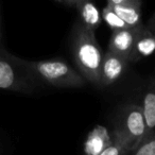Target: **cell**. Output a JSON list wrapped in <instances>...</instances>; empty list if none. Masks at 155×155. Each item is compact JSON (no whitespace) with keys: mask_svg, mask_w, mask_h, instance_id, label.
<instances>
[{"mask_svg":"<svg viewBox=\"0 0 155 155\" xmlns=\"http://www.w3.org/2000/svg\"><path fill=\"white\" fill-rule=\"evenodd\" d=\"M113 133L129 151L139 146L146 136V122L139 104H127L116 117Z\"/></svg>","mask_w":155,"mask_h":155,"instance_id":"4","label":"cell"},{"mask_svg":"<svg viewBox=\"0 0 155 155\" xmlns=\"http://www.w3.org/2000/svg\"><path fill=\"white\" fill-rule=\"evenodd\" d=\"M79 0H55V2L58 5H62L66 8H71V9H75Z\"/></svg>","mask_w":155,"mask_h":155,"instance_id":"15","label":"cell"},{"mask_svg":"<svg viewBox=\"0 0 155 155\" xmlns=\"http://www.w3.org/2000/svg\"><path fill=\"white\" fill-rule=\"evenodd\" d=\"M155 52V34L146 26L141 29L134 44L130 62H137Z\"/></svg>","mask_w":155,"mask_h":155,"instance_id":"9","label":"cell"},{"mask_svg":"<svg viewBox=\"0 0 155 155\" xmlns=\"http://www.w3.org/2000/svg\"><path fill=\"white\" fill-rule=\"evenodd\" d=\"M75 10L80 15V22L91 31H96L102 21V13H100L95 3L86 0H79Z\"/></svg>","mask_w":155,"mask_h":155,"instance_id":"10","label":"cell"},{"mask_svg":"<svg viewBox=\"0 0 155 155\" xmlns=\"http://www.w3.org/2000/svg\"><path fill=\"white\" fill-rule=\"evenodd\" d=\"M36 79L29 61L16 58L0 47V88L29 94L34 89Z\"/></svg>","mask_w":155,"mask_h":155,"instance_id":"2","label":"cell"},{"mask_svg":"<svg viewBox=\"0 0 155 155\" xmlns=\"http://www.w3.org/2000/svg\"><path fill=\"white\" fill-rule=\"evenodd\" d=\"M143 27L144 25L140 28H131L125 29V30L114 31L110 35L107 50L115 54L123 56L130 61V56H131L134 44H135L138 34Z\"/></svg>","mask_w":155,"mask_h":155,"instance_id":"7","label":"cell"},{"mask_svg":"<svg viewBox=\"0 0 155 155\" xmlns=\"http://www.w3.org/2000/svg\"><path fill=\"white\" fill-rule=\"evenodd\" d=\"M127 58L106 50L100 70V86L107 87L122 78L129 67Z\"/></svg>","mask_w":155,"mask_h":155,"instance_id":"5","label":"cell"},{"mask_svg":"<svg viewBox=\"0 0 155 155\" xmlns=\"http://www.w3.org/2000/svg\"><path fill=\"white\" fill-rule=\"evenodd\" d=\"M114 134V133H113ZM114 138H115V141L107 150L104 151L102 154L100 155H125L127 154V151L125 150V148L123 147V144L121 143V141L116 137V135L114 134Z\"/></svg>","mask_w":155,"mask_h":155,"instance_id":"14","label":"cell"},{"mask_svg":"<svg viewBox=\"0 0 155 155\" xmlns=\"http://www.w3.org/2000/svg\"><path fill=\"white\" fill-rule=\"evenodd\" d=\"M152 32H153V33H154V34H155V30H154V31H152Z\"/></svg>","mask_w":155,"mask_h":155,"instance_id":"19","label":"cell"},{"mask_svg":"<svg viewBox=\"0 0 155 155\" xmlns=\"http://www.w3.org/2000/svg\"><path fill=\"white\" fill-rule=\"evenodd\" d=\"M29 65L37 79L60 88H78L85 85L84 78L61 58L29 61Z\"/></svg>","mask_w":155,"mask_h":155,"instance_id":"3","label":"cell"},{"mask_svg":"<svg viewBox=\"0 0 155 155\" xmlns=\"http://www.w3.org/2000/svg\"><path fill=\"white\" fill-rule=\"evenodd\" d=\"M72 54L80 74L93 85L100 86L102 55L95 31L85 28L80 21L73 26L71 37Z\"/></svg>","mask_w":155,"mask_h":155,"instance_id":"1","label":"cell"},{"mask_svg":"<svg viewBox=\"0 0 155 155\" xmlns=\"http://www.w3.org/2000/svg\"><path fill=\"white\" fill-rule=\"evenodd\" d=\"M140 106L142 108L143 119L146 122V139L155 133V88L153 85L143 94L142 103Z\"/></svg>","mask_w":155,"mask_h":155,"instance_id":"11","label":"cell"},{"mask_svg":"<svg viewBox=\"0 0 155 155\" xmlns=\"http://www.w3.org/2000/svg\"><path fill=\"white\" fill-rule=\"evenodd\" d=\"M102 19L103 21L110 27V30L119 31V30H125V29H131L110 8L105 5L102 11Z\"/></svg>","mask_w":155,"mask_h":155,"instance_id":"12","label":"cell"},{"mask_svg":"<svg viewBox=\"0 0 155 155\" xmlns=\"http://www.w3.org/2000/svg\"><path fill=\"white\" fill-rule=\"evenodd\" d=\"M0 41H1V30H0Z\"/></svg>","mask_w":155,"mask_h":155,"instance_id":"18","label":"cell"},{"mask_svg":"<svg viewBox=\"0 0 155 155\" xmlns=\"http://www.w3.org/2000/svg\"><path fill=\"white\" fill-rule=\"evenodd\" d=\"M115 141L114 134L104 125H96L88 133L84 141V155H100Z\"/></svg>","mask_w":155,"mask_h":155,"instance_id":"8","label":"cell"},{"mask_svg":"<svg viewBox=\"0 0 155 155\" xmlns=\"http://www.w3.org/2000/svg\"><path fill=\"white\" fill-rule=\"evenodd\" d=\"M130 28L143 26L141 20V5L139 0H108L106 3Z\"/></svg>","mask_w":155,"mask_h":155,"instance_id":"6","label":"cell"},{"mask_svg":"<svg viewBox=\"0 0 155 155\" xmlns=\"http://www.w3.org/2000/svg\"><path fill=\"white\" fill-rule=\"evenodd\" d=\"M125 155H155V133L142 140L139 146L127 152Z\"/></svg>","mask_w":155,"mask_h":155,"instance_id":"13","label":"cell"},{"mask_svg":"<svg viewBox=\"0 0 155 155\" xmlns=\"http://www.w3.org/2000/svg\"><path fill=\"white\" fill-rule=\"evenodd\" d=\"M153 87L155 88V79H154V83H153Z\"/></svg>","mask_w":155,"mask_h":155,"instance_id":"17","label":"cell"},{"mask_svg":"<svg viewBox=\"0 0 155 155\" xmlns=\"http://www.w3.org/2000/svg\"><path fill=\"white\" fill-rule=\"evenodd\" d=\"M147 28L149 29V30L151 31H154L155 30V13L152 15V17L150 18V20H149L148 25H147Z\"/></svg>","mask_w":155,"mask_h":155,"instance_id":"16","label":"cell"}]
</instances>
